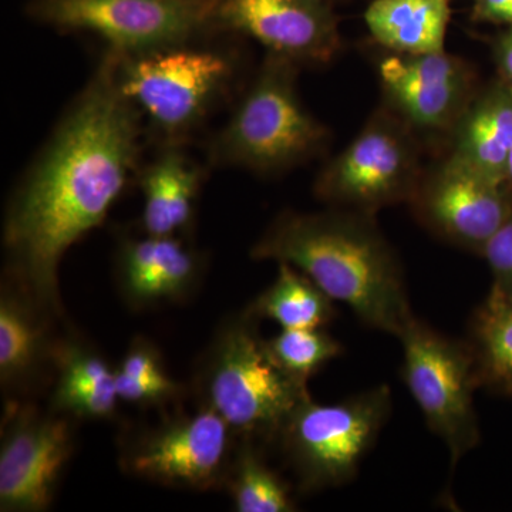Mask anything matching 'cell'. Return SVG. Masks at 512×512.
Wrapping results in <instances>:
<instances>
[{"label":"cell","instance_id":"1","mask_svg":"<svg viewBox=\"0 0 512 512\" xmlns=\"http://www.w3.org/2000/svg\"><path fill=\"white\" fill-rule=\"evenodd\" d=\"M120 55L106 53L10 198L5 248L22 291L60 311L57 271L67 249L100 227L137 170L143 116L119 83Z\"/></svg>","mask_w":512,"mask_h":512},{"label":"cell","instance_id":"2","mask_svg":"<svg viewBox=\"0 0 512 512\" xmlns=\"http://www.w3.org/2000/svg\"><path fill=\"white\" fill-rule=\"evenodd\" d=\"M251 256L299 269L370 329L399 339L416 318L402 264L373 215L339 208L286 211L258 239Z\"/></svg>","mask_w":512,"mask_h":512},{"label":"cell","instance_id":"3","mask_svg":"<svg viewBox=\"0 0 512 512\" xmlns=\"http://www.w3.org/2000/svg\"><path fill=\"white\" fill-rule=\"evenodd\" d=\"M298 66L268 53L237 109L212 137L208 163L281 174L325 150L330 133L303 106L296 87Z\"/></svg>","mask_w":512,"mask_h":512},{"label":"cell","instance_id":"4","mask_svg":"<svg viewBox=\"0 0 512 512\" xmlns=\"http://www.w3.org/2000/svg\"><path fill=\"white\" fill-rule=\"evenodd\" d=\"M251 312L225 323L205 357L200 375L204 407L244 439L274 441L299 404L308 383L286 373L258 335Z\"/></svg>","mask_w":512,"mask_h":512},{"label":"cell","instance_id":"5","mask_svg":"<svg viewBox=\"0 0 512 512\" xmlns=\"http://www.w3.org/2000/svg\"><path fill=\"white\" fill-rule=\"evenodd\" d=\"M393 410L389 386L367 389L338 403L311 397L296 407L278 440L302 493L339 488L355 480Z\"/></svg>","mask_w":512,"mask_h":512},{"label":"cell","instance_id":"6","mask_svg":"<svg viewBox=\"0 0 512 512\" xmlns=\"http://www.w3.org/2000/svg\"><path fill=\"white\" fill-rule=\"evenodd\" d=\"M235 76V59L190 45L119 60V83L164 144H180L210 113Z\"/></svg>","mask_w":512,"mask_h":512},{"label":"cell","instance_id":"7","mask_svg":"<svg viewBox=\"0 0 512 512\" xmlns=\"http://www.w3.org/2000/svg\"><path fill=\"white\" fill-rule=\"evenodd\" d=\"M423 168L416 131L384 104L320 171L313 191L332 208L373 215L409 202Z\"/></svg>","mask_w":512,"mask_h":512},{"label":"cell","instance_id":"8","mask_svg":"<svg viewBox=\"0 0 512 512\" xmlns=\"http://www.w3.org/2000/svg\"><path fill=\"white\" fill-rule=\"evenodd\" d=\"M403 382L419 406L427 427L450 453L456 467L480 441L474 390L476 360L468 342L451 339L414 318L399 338Z\"/></svg>","mask_w":512,"mask_h":512},{"label":"cell","instance_id":"9","mask_svg":"<svg viewBox=\"0 0 512 512\" xmlns=\"http://www.w3.org/2000/svg\"><path fill=\"white\" fill-rule=\"evenodd\" d=\"M212 6L191 0H29L26 15L64 32H89L123 56L190 45L214 32Z\"/></svg>","mask_w":512,"mask_h":512},{"label":"cell","instance_id":"10","mask_svg":"<svg viewBox=\"0 0 512 512\" xmlns=\"http://www.w3.org/2000/svg\"><path fill=\"white\" fill-rule=\"evenodd\" d=\"M409 204L431 234L480 255L512 215L505 185L450 153L423 171Z\"/></svg>","mask_w":512,"mask_h":512},{"label":"cell","instance_id":"11","mask_svg":"<svg viewBox=\"0 0 512 512\" xmlns=\"http://www.w3.org/2000/svg\"><path fill=\"white\" fill-rule=\"evenodd\" d=\"M220 414L208 407L164 421L124 451L128 473L173 487L204 491L225 483L232 460L231 434Z\"/></svg>","mask_w":512,"mask_h":512},{"label":"cell","instance_id":"12","mask_svg":"<svg viewBox=\"0 0 512 512\" xmlns=\"http://www.w3.org/2000/svg\"><path fill=\"white\" fill-rule=\"evenodd\" d=\"M387 106L419 133L451 134L473 100L474 74L446 50L426 55L389 52L377 66Z\"/></svg>","mask_w":512,"mask_h":512},{"label":"cell","instance_id":"13","mask_svg":"<svg viewBox=\"0 0 512 512\" xmlns=\"http://www.w3.org/2000/svg\"><path fill=\"white\" fill-rule=\"evenodd\" d=\"M214 32L251 37L272 55L296 64H326L338 56L340 37L320 0H217Z\"/></svg>","mask_w":512,"mask_h":512},{"label":"cell","instance_id":"14","mask_svg":"<svg viewBox=\"0 0 512 512\" xmlns=\"http://www.w3.org/2000/svg\"><path fill=\"white\" fill-rule=\"evenodd\" d=\"M9 416L0 448V510H46L72 453L69 423L32 409Z\"/></svg>","mask_w":512,"mask_h":512},{"label":"cell","instance_id":"15","mask_svg":"<svg viewBox=\"0 0 512 512\" xmlns=\"http://www.w3.org/2000/svg\"><path fill=\"white\" fill-rule=\"evenodd\" d=\"M121 293L131 306L178 301L200 279V256L178 237L128 239L119 251Z\"/></svg>","mask_w":512,"mask_h":512},{"label":"cell","instance_id":"16","mask_svg":"<svg viewBox=\"0 0 512 512\" xmlns=\"http://www.w3.org/2000/svg\"><path fill=\"white\" fill-rule=\"evenodd\" d=\"M202 171L180 144H164L140 174L144 234L177 237L194 217Z\"/></svg>","mask_w":512,"mask_h":512},{"label":"cell","instance_id":"17","mask_svg":"<svg viewBox=\"0 0 512 512\" xmlns=\"http://www.w3.org/2000/svg\"><path fill=\"white\" fill-rule=\"evenodd\" d=\"M450 154L507 185L512 150V87L497 84L474 96L451 131Z\"/></svg>","mask_w":512,"mask_h":512},{"label":"cell","instance_id":"18","mask_svg":"<svg viewBox=\"0 0 512 512\" xmlns=\"http://www.w3.org/2000/svg\"><path fill=\"white\" fill-rule=\"evenodd\" d=\"M450 0H375L365 12L370 35L389 52H444Z\"/></svg>","mask_w":512,"mask_h":512},{"label":"cell","instance_id":"19","mask_svg":"<svg viewBox=\"0 0 512 512\" xmlns=\"http://www.w3.org/2000/svg\"><path fill=\"white\" fill-rule=\"evenodd\" d=\"M57 379L52 407L57 413L87 419H109L116 412L119 394L116 372L94 350L79 345L53 349Z\"/></svg>","mask_w":512,"mask_h":512},{"label":"cell","instance_id":"20","mask_svg":"<svg viewBox=\"0 0 512 512\" xmlns=\"http://www.w3.org/2000/svg\"><path fill=\"white\" fill-rule=\"evenodd\" d=\"M39 306L25 292L3 289L0 299V382L18 387L35 375L46 356Z\"/></svg>","mask_w":512,"mask_h":512},{"label":"cell","instance_id":"21","mask_svg":"<svg viewBox=\"0 0 512 512\" xmlns=\"http://www.w3.org/2000/svg\"><path fill=\"white\" fill-rule=\"evenodd\" d=\"M470 345L480 386L512 393V295L493 285L473 316Z\"/></svg>","mask_w":512,"mask_h":512},{"label":"cell","instance_id":"22","mask_svg":"<svg viewBox=\"0 0 512 512\" xmlns=\"http://www.w3.org/2000/svg\"><path fill=\"white\" fill-rule=\"evenodd\" d=\"M272 285L248 309L258 318L274 320L282 329L325 328L336 318L330 299L311 278L279 262Z\"/></svg>","mask_w":512,"mask_h":512},{"label":"cell","instance_id":"23","mask_svg":"<svg viewBox=\"0 0 512 512\" xmlns=\"http://www.w3.org/2000/svg\"><path fill=\"white\" fill-rule=\"evenodd\" d=\"M225 484L238 512H292L291 488L268 466L254 440L245 439L229 464Z\"/></svg>","mask_w":512,"mask_h":512},{"label":"cell","instance_id":"24","mask_svg":"<svg viewBox=\"0 0 512 512\" xmlns=\"http://www.w3.org/2000/svg\"><path fill=\"white\" fill-rule=\"evenodd\" d=\"M266 346L275 362L303 383L343 353L342 343L323 328L282 329Z\"/></svg>","mask_w":512,"mask_h":512},{"label":"cell","instance_id":"25","mask_svg":"<svg viewBox=\"0 0 512 512\" xmlns=\"http://www.w3.org/2000/svg\"><path fill=\"white\" fill-rule=\"evenodd\" d=\"M116 389L120 400L134 404L164 403L180 393V387L173 379H137L124 375L119 370H116Z\"/></svg>","mask_w":512,"mask_h":512},{"label":"cell","instance_id":"26","mask_svg":"<svg viewBox=\"0 0 512 512\" xmlns=\"http://www.w3.org/2000/svg\"><path fill=\"white\" fill-rule=\"evenodd\" d=\"M481 255L493 272L494 286L512 295V215L485 244Z\"/></svg>","mask_w":512,"mask_h":512},{"label":"cell","instance_id":"27","mask_svg":"<svg viewBox=\"0 0 512 512\" xmlns=\"http://www.w3.org/2000/svg\"><path fill=\"white\" fill-rule=\"evenodd\" d=\"M119 372L137 379L167 380L171 379L165 373L163 363L157 350L146 340H136L123 357Z\"/></svg>","mask_w":512,"mask_h":512},{"label":"cell","instance_id":"28","mask_svg":"<svg viewBox=\"0 0 512 512\" xmlns=\"http://www.w3.org/2000/svg\"><path fill=\"white\" fill-rule=\"evenodd\" d=\"M497 59L501 72L507 77V84L512 87V28L498 42Z\"/></svg>","mask_w":512,"mask_h":512},{"label":"cell","instance_id":"29","mask_svg":"<svg viewBox=\"0 0 512 512\" xmlns=\"http://www.w3.org/2000/svg\"><path fill=\"white\" fill-rule=\"evenodd\" d=\"M495 22L511 23L512 25V0H508V2L505 3L504 8L498 13Z\"/></svg>","mask_w":512,"mask_h":512},{"label":"cell","instance_id":"30","mask_svg":"<svg viewBox=\"0 0 512 512\" xmlns=\"http://www.w3.org/2000/svg\"><path fill=\"white\" fill-rule=\"evenodd\" d=\"M507 185H512V150L507 163Z\"/></svg>","mask_w":512,"mask_h":512},{"label":"cell","instance_id":"31","mask_svg":"<svg viewBox=\"0 0 512 512\" xmlns=\"http://www.w3.org/2000/svg\"><path fill=\"white\" fill-rule=\"evenodd\" d=\"M191 2L205 3V5H210L212 8H214L215 2H217V0H191Z\"/></svg>","mask_w":512,"mask_h":512},{"label":"cell","instance_id":"32","mask_svg":"<svg viewBox=\"0 0 512 512\" xmlns=\"http://www.w3.org/2000/svg\"><path fill=\"white\" fill-rule=\"evenodd\" d=\"M320 2H325L326 3V0H320Z\"/></svg>","mask_w":512,"mask_h":512}]
</instances>
